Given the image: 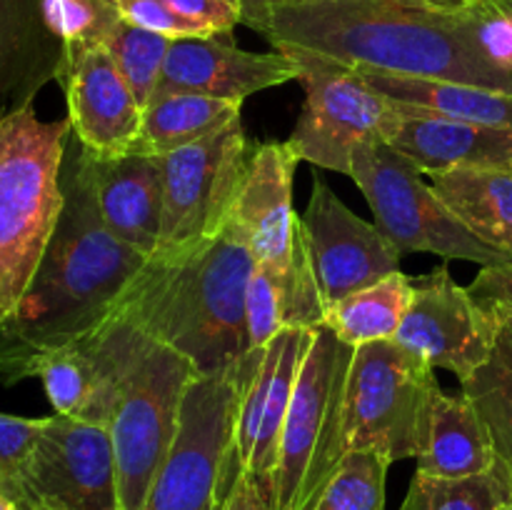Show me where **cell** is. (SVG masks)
Listing matches in <instances>:
<instances>
[{
  "instance_id": "cell-3",
  "label": "cell",
  "mask_w": 512,
  "mask_h": 510,
  "mask_svg": "<svg viewBox=\"0 0 512 510\" xmlns=\"http://www.w3.org/2000/svg\"><path fill=\"white\" fill-rule=\"evenodd\" d=\"M253 268L248 238L230 218L210 238L145 258L113 318L180 350L198 373H215L248 355L245 293Z\"/></svg>"
},
{
  "instance_id": "cell-1",
  "label": "cell",
  "mask_w": 512,
  "mask_h": 510,
  "mask_svg": "<svg viewBox=\"0 0 512 510\" xmlns=\"http://www.w3.org/2000/svg\"><path fill=\"white\" fill-rule=\"evenodd\" d=\"M265 40L353 68L438 78L512 95L478 0H278Z\"/></svg>"
},
{
  "instance_id": "cell-27",
  "label": "cell",
  "mask_w": 512,
  "mask_h": 510,
  "mask_svg": "<svg viewBox=\"0 0 512 510\" xmlns=\"http://www.w3.org/2000/svg\"><path fill=\"white\" fill-rule=\"evenodd\" d=\"M433 188L475 238L512 255V173L450 170L433 175Z\"/></svg>"
},
{
  "instance_id": "cell-40",
  "label": "cell",
  "mask_w": 512,
  "mask_h": 510,
  "mask_svg": "<svg viewBox=\"0 0 512 510\" xmlns=\"http://www.w3.org/2000/svg\"><path fill=\"white\" fill-rule=\"evenodd\" d=\"M493 318L498 320L500 338H503L512 350V313H498V315H493Z\"/></svg>"
},
{
  "instance_id": "cell-26",
  "label": "cell",
  "mask_w": 512,
  "mask_h": 510,
  "mask_svg": "<svg viewBox=\"0 0 512 510\" xmlns=\"http://www.w3.org/2000/svg\"><path fill=\"white\" fill-rule=\"evenodd\" d=\"M243 103L213 98V95L158 90L143 108L138 153L168 155L193 145L240 118Z\"/></svg>"
},
{
  "instance_id": "cell-16",
  "label": "cell",
  "mask_w": 512,
  "mask_h": 510,
  "mask_svg": "<svg viewBox=\"0 0 512 510\" xmlns=\"http://www.w3.org/2000/svg\"><path fill=\"white\" fill-rule=\"evenodd\" d=\"M60 88L68 103V120L75 140L98 160L135 153L143 125V108L108 48L68 53Z\"/></svg>"
},
{
  "instance_id": "cell-39",
  "label": "cell",
  "mask_w": 512,
  "mask_h": 510,
  "mask_svg": "<svg viewBox=\"0 0 512 510\" xmlns=\"http://www.w3.org/2000/svg\"><path fill=\"white\" fill-rule=\"evenodd\" d=\"M238 3H240V10H243V23L248 25V28L258 30V33L265 38L278 0H238Z\"/></svg>"
},
{
  "instance_id": "cell-21",
  "label": "cell",
  "mask_w": 512,
  "mask_h": 510,
  "mask_svg": "<svg viewBox=\"0 0 512 510\" xmlns=\"http://www.w3.org/2000/svg\"><path fill=\"white\" fill-rule=\"evenodd\" d=\"M85 178L105 228L145 258L163 235V165L158 155L128 153L98 160L80 148Z\"/></svg>"
},
{
  "instance_id": "cell-37",
  "label": "cell",
  "mask_w": 512,
  "mask_h": 510,
  "mask_svg": "<svg viewBox=\"0 0 512 510\" xmlns=\"http://www.w3.org/2000/svg\"><path fill=\"white\" fill-rule=\"evenodd\" d=\"M495 55L512 68V0H478Z\"/></svg>"
},
{
  "instance_id": "cell-22",
  "label": "cell",
  "mask_w": 512,
  "mask_h": 510,
  "mask_svg": "<svg viewBox=\"0 0 512 510\" xmlns=\"http://www.w3.org/2000/svg\"><path fill=\"white\" fill-rule=\"evenodd\" d=\"M53 0H0V110L33 103L65 70Z\"/></svg>"
},
{
  "instance_id": "cell-19",
  "label": "cell",
  "mask_w": 512,
  "mask_h": 510,
  "mask_svg": "<svg viewBox=\"0 0 512 510\" xmlns=\"http://www.w3.org/2000/svg\"><path fill=\"white\" fill-rule=\"evenodd\" d=\"M123 345L125 323L120 318H110L93 335L40 360L33 378L43 383L55 413L85 423L108 425L118 393Z\"/></svg>"
},
{
  "instance_id": "cell-29",
  "label": "cell",
  "mask_w": 512,
  "mask_h": 510,
  "mask_svg": "<svg viewBox=\"0 0 512 510\" xmlns=\"http://www.w3.org/2000/svg\"><path fill=\"white\" fill-rule=\"evenodd\" d=\"M120 13L165 38L223 35L243 23L238 0H120Z\"/></svg>"
},
{
  "instance_id": "cell-14",
  "label": "cell",
  "mask_w": 512,
  "mask_h": 510,
  "mask_svg": "<svg viewBox=\"0 0 512 510\" xmlns=\"http://www.w3.org/2000/svg\"><path fill=\"white\" fill-rule=\"evenodd\" d=\"M308 338L310 330H280L268 345L245 355V380L235 425V463L270 500L280 438Z\"/></svg>"
},
{
  "instance_id": "cell-4",
  "label": "cell",
  "mask_w": 512,
  "mask_h": 510,
  "mask_svg": "<svg viewBox=\"0 0 512 510\" xmlns=\"http://www.w3.org/2000/svg\"><path fill=\"white\" fill-rule=\"evenodd\" d=\"M70 120H40L33 103L0 110V315L28 290L63 210Z\"/></svg>"
},
{
  "instance_id": "cell-7",
  "label": "cell",
  "mask_w": 512,
  "mask_h": 510,
  "mask_svg": "<svg viewBox=\"0 0 512 510\" xmlns=\"http://www.w3.org/2000/svg\"><path fill=\"white\" fill-rule=\"evenodd\" d=\"M440 390L435 368L398 340L358 345L345 388V453L373 450L390 465L418 460Z\"/></svg>"
},
{
  "instance_id": "cell-31",
  "label": "cell",
  "mask_w": 512,
  "mask_h": 510,
  "mask_svg": "<svg viewBox=\"0 0 512 510\" xmlns=\"http://www.w3.org/2000/svg\"><path fill=\"white\" fill-rule=\"evenodd\" d=\"M512 500V488L503 470L440 478L415 470L400 510H503Z\"/></svg>"
},
{
  "instance_id": "cell-24",
  "label": "cell",
  "mask_w": 512,
  "mask_h": 510,
  "mask_svg": "<svg viewBox=\"0 0 512 510\" xmlns=\"http://www.w3.org/2000/svg\"><path fill=\"white\" fill-rule=\"evenodd\" d=\"M490 468H495L493 440L473 400L463 390H440L430 413L428 443L415 470L440 478H463Z\"/></svg>"
},
{
  "instance_id": "cell-15",
  "label": "cell",
  "mask_w": 512,
  "mask_h": 510,
  "mask_svg": "<svg viewBox=\"0 0 512 510\" xmlns=\"http://www.w3.org/2000/svg\"><path fill=\"white\" fill-rule=\"evenodd\" d=\"M300 225L325 308L400 270L403 258L378 225L358 218L323 178L313 180Z\"/></svg>"
},
{
  "instance_id": "cell-34",
  "label": "cell",
  "mask_w": 512,
  "mask_h": 510,
  "mask_svg": "<svg viewBox=\"0 0 512 510\" xmlns=\"http://www.w3.org/2000/svg\"><path fill=\"white\" fill-rule=\"evenodd\" d=\"M55 20L65 53L98 48L108 43L115 25L123 20L120 0H53Z\"/></svg>"
},
{
  "instance_id": "cell-6",
  "label": "cell",
  "mask_w": 512,
  "mask_h": 510,
  "mask_svg": "<svg viewBox=\"0 0 512 510\" xmlns=\"http://www.w3.org/2000/svg\"><path fill=\"white\" fill-rule=\"evenodd\" d=\"M353 345L313 328L285 418L273 510H310L345 455V388Z\"/></svg>"
},
{
  "instance_id": "cell-41",
  "label": "cell",
  "mask_w": 512,
  "mask_h": 510,
  "mask_svg": "<svg viewBox=\"0 0 512 510\" xmlns=\"http://www.w3.org/2000/svg\"><path fill=\"white\" fill-rule=\"evenodd\" d=\"M0 510H20V505L15 503L13 498H8V495H5L3 490H0Z\"/></svg>"
},
{
  "instance_id": "cell-38",
  "label": "cell",
  "mask_w": 512,
  "mask_h": 510,
  "mask_svg": "<svg viewBox=\"0 0 512 510\" xmlns=\"http://www.w3.org/2000/svg\"><path fill=\"white\" fill-rule=\"evenodd\" d=\"M215 510H273V500L255 485L250 475L238 470L228 493L223 495V500H220Z\"/></svg>"
},
{
  "instance_id": "cell-9",
  "label": "cell",
  "mask_w": 512,
  "mask_h": 510,
  "mask_svg": "<svg viewBox=\"0 0 512 510\" xmlns=\"http://www.w3.org/2000/svg\"><path fill=\"white\" fill-rule=\"evenodd\" d=\"M350 178L363 190L375 225L400 258L433 253L443 260L478 263L480 268L512 258L475 238L435 193L433 183H425L423 170L385 140H370L355 150Z\"/></svg>"
},
{
  "instance_id": "cell-23",
  "label": "cell",
  "mask_w": 512,
  "mask_h": 510,
  "mask_svg": "<svg viewBox=\"0 0 512 510\" xmlns=\"http://www.w3.org/2000/svg\"><path fill=\"white\" fill-rule=\"evenodd\" d=\"M323 295L305 248L303 225L298 220L293 258L288 265L255 263L245 293V320H248V353L268 345L280 330L323 328Z\"/></svg>"
},
{
  "instance_id": "cell-42",
  "label": "cell",
  "mask_w": 512,
  "mask_h": 510,
  "mask_svg": "<svg viewBox=\"0 0 512 510\" xmlns=\"http://www.w3.org/2000/svg\"><path fill=\"white\" fill-rule=\"evenodd\" d=\"M30 510H60V508H50V505H33Z\"/></svg>"
},
{
  "instance_id": "cell-43",
  "label": "cell",
  "mask_w": 512,
  "mask_h": 510,
  "mask_svg": "<svg viewBox=\"0 0 512 510\" xmlns=\"http://www.w3.org/2000/svg\"><path fill=\"white\" fill-rule=\"evenodd\" d=\"M503 510H512V500H510V503L508 505H505V508Z\"/></svg>"
},
{
  "instance_id": "cell-25",
  "label": "cell",
  "mask_w": 512,
  "mask_h": 510,
  "mask_svg": "<svg viewBox=\"0 0 512 510\" xmlns=\"http://www.w3.org/2000/svg\"><path fill=\"white\" fill-rule=\"evenodd\" d=\"M380 95L403 108L425 110L443 118L468 120L480 125H505L512 128V95L478 85L453 83L438 78H410L378 70L358 68Z\"/></svg>"
},
{
  "instance_id": "cell-33",
  "label": "cell",
  "mask_w": 512,
  "mask_h": 510,
  "mask_svg": "<svg viewBox=\"0 0 512 510\" xmlns=\"http://www.w3.org/2000/svg\"><path fill=\"white\" fill-rule=\"evenodd\" d=\"M390 463L373 450H350L310 510H385Z\"/></svg>"
},
{
  "instance_id": "cell-8",
  "label": "cell",
  "mask_w": 512,
  "mask_h": 510,
  "mask_svg": "<svg viewBox=\"0 0 512 510\" xmlns=\"http://www.w3.org/2000/svg\"><path fill=\"white\" fill-rule=\"evenodd\" d=\"M245 355L215 373L195 375L185 390L175 438L150 485L143 510H215L228 493Z\"/></svg>"
},
{
  "instance_id": "cell-35",
  "label": "cell",
  "mask_w": 512,
  "mask_h": 510,
  "mask_svg": "<svg viewBox=\"0 0 512 510\" xmlns=\"http://www.w3.org/2000/svg\"><path fill=\"white\" fill-rule=\"evenodd\" d=\"M45 418L0 413V490L23 510V480Z\"/></svg>"
},
{
  "instance_id": "cell-12",
  "label": "cell",
  "mask_w": 512,
  "mask_h": 510,
  "mask_svg": "<svg viewBox=\"0 0 512 510\" xmlns=\"http://www.w3.org/2000/svg\"><path fill=\"white\" fill-rule=\"evenodd\" d=\"M120 510L108 425L48 415L23 480V510Z\"/></svg>"
},
{
  "instance_id": "cell-5",
  "label": "cell",
  "mask_w": 512,
  "mask_h": 510,
  "mask_svg": "<svg viewBox=\"0 0 512 510\" xmlns=\"http://www.w3.org/2000/svg\"><path fill=\"white\" fill-rule=\"evenodd\" d=\"M125 323V320H123ZM198 368L180 350L125 323L123 363L110 415L120 510H143L175 438L185 390Z\"/></svg>"
},
{
  "instance_id": "cell-20",
  "label": "cell",
  "mask_w": 512,
  "mask_h": 510,
  "mask_svg": "<svg viewBox=\"0 0 512 510\" xmlns=\"http://www.w3.org/2000/svg\"><path fill=\"white\" fill-rule=\"evenodd\" d=\"M300 163L290 140L250 145L248 173L230 218L243 228L255 263L288 265L293 258L298 215L293 210V178Z\"/></svg>"
},
{
  "instance_id": "cell-30",
  "label": "cell",
  "mask_w": 512,
  "mask_h": 510,
  "mask_svg": "<svg viewBox=\"0 0 512 510\" xmlns=\"http://www.w3.org/2000/svg\"><path fill=\"white\" fill-rule=\"evenodd\" d=\"M460 385L488 425L495 465L503 470L512 488V350L500 333L488 363L470 378L460 380Z\"/></svg>"
},
{
  "instance_id": "cell-36",
  "label": "cell",
  "mask_w": 512,
  "mask_h": 510,
  "mask_svg": "<svg viewBox=\"0 0 512 510\" xmlns=\"http://www.w3.org/2000/svg\"><path fill=\"white\" fill-rule=\"evenodd\" d=\"M468 290L490 315L512 313V258L483 265Z\"/></svg>"
},
{
  "instance_id": "cell-18",
  "label": "cell",
  "mask_w": 512,
  "mask_h": 510,
  "mask_svg": "<svg viewBox=\"0 0 512 510\" xmlns=\"http://www.w3.org/2000/svg\"><path fill=\"white\" fill-rule=\"evenodd\" d=\"M383 140L430 178L468 168L512 173V128L505 125L468 123L395 105Z\"/></svg>"
},
{
  "instance_id": "cell-32",
  "label": "cell",
  "mask_w": 512,
  "mask_h": 510,
  "mask_svg": "<svg viewBox=\"0 0 512 510\" xmlns=\"http://www.w3.org/2000/svg\"><path fill=\"white\" fill-rule=\"evenodd\" d=\"M168 45L170 38L155 33V30L140 28L125 18L115 25L108 43H105L110 58L123 73L125 83L130 85L140 108H145L158 90L165 58H168Z\"/></svg>"
},
{
  "instance_id": "cell-28",
  "label": "cell",
  "mask_w": 512,
  "mask_h": 510,
  "mask_svg": "<svg viewBox=\"0 0 512 510\" xmlns=\"http://www.w3.org/2000/svg\"><path fill=\"white\" fill-rule=\"evenodd\" d=\"M410 300H413V280L398 270L330 305L323 328L353 348L378 340H393L403 325Z\"/></svg>"
},
{
  "instance_id": "cell-2",
  "label": "cell",
  "mask_w": 512,
  "mask_h": 510,
  "mask_svg": "<svg viewBox=\"0 0 512 510\" xmlns=\"http://www.w3.org/2000/svg\"><path fill=\"white\" fill-rule=\"evenodd\" d=\"M60 185L63 210L43 260L18 303L0 315L3 385L33 378L40 360L103 328L145 263L143 253L105 228L73 133Z\"/></svg>"
},
{
  "instance_id": "cell-17",
  "label": "cell",
  "mask_w": 512,
  "mask_h": 510,
  "mask_svg": "<svg viewBox=\"0 0 512 510\" xmlns=\"http://www.w3.org/2000/svg\"><path fill=\"white\" fill-rule=\"evenodd\" d=\"M298 78L293 58L280 50L253 53L235 45L230 33L170 38L158 90L213 95L243 103L260 90ZM155 90V93H158Z\"/></svg>"
},
{
  "instance_id": "cell-10",
  "label": "cell",
  "mask_w": 512,
  "mask_h": 510,
  "mask_svg": "<svg viewBox=\"0 0 512 510\" xmlns=\"http://www.w3.org/2000/svg\"><path fill=\"white\" fill-rule=\"evenodd\" d=\"M293 58L305 103L290 145L315 168L350 175L360 145L383 140L395 118V105L380 95L353 65L298 48H280Z\"/></svg>"
},
{
  "instance_id": "cell-13",
  "label": "cell",
  "mask_w": 512,
  "mask_h": 510,
  "mask_svg": "<svg viewBox=\"0 0 512 510\" xmlns=\"http://www.w3.org/2000/svg\"><path fill=\"white\" fill-rule=\"evenodd\" d=\"M498 320L458 285L445 265L413 280V300L398 328L403 348L430 368H443L470 378L483 368L498 343Z\"/></svg>"
},
{
  "instance_id": "cell-11",
  "label": "cell",
  "mask_w": 512,
  "mask_h": 510,
  "mask_svg": "<svg viewBox=\"0 0 512 510\" xmlns=\"http://www.w3.org/2000/svg\"><path fill=\"white\" fill-rule=\"evenodd\" d=\"M250 143L243 120L160 155L163 165V235L155 253L185 248L218 233L233 215L248 173Z\"/></svg>"
}]
</instances>
